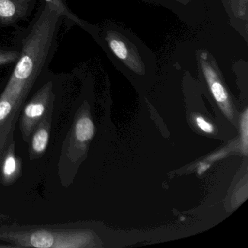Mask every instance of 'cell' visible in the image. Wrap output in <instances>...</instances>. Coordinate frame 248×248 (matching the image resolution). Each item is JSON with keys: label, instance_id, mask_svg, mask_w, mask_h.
I'll return each instance as SVG.
<instances>
[{"label": "cell", "instance_id": "cell-10", "mask_svg": "<svg viewBox=\"0 0 248 248\" xmlns=\"http://www.w3.org/2000/svg\"><path fill=\"white\" fill-rule=\"evenodd\" d=\"M95 134V125L92 120L86 115L81 116L75 122L73 136L75 140L81 143L91 140Z\"/></svg>", "mask_w": 248, "mask_h": 248}, {"label": "cell", "instance_id": "cell-4", "mask_svg": "<svg viewBox=\"0 0 248 248\" xmlns=\"http://www.w3.org/2000/svg\"><path fill=\"white\" fill-rule=\"evenodd\" d=\"M55 95L53 82H46L34 94L31 101L26 104L20 119V127L23 139L30 143L31 135L48 112L53 108Z\"/></svg>", "mask_w": 248, "mask_h": 248}, {"label": "cell", "instance_id": "cell-11", "mask_svg": "<svg viewBox=\"0 0 248 248\" xmlns=\"http://www.w3.org/2000/svg\"><path fill=\"white\" fill-rule=\"evenodd\" d=\"M241 135H242V152L245 155L248 154V113L245 109L241 120Z\"/></svg>", "mask_w": 248, "mask_h": 248}, {"label": "cell", "instance_id": "cell-18", "mask_svg": "<svg viewBox=\"0 0 248 248\" xmlns=\"http://www.w3.org/2000/svg\"><path fill=\"white\" fill-rule=\"evenodd\" d=\"M11 246H8V245H7V246H5V245H0V248H11Z\"/></svg>", "mask_w": 248, "mask_h": 248}, {"label": "cell", "instance_id": "cell-2", "mask_svg": "<svg viewBox=\"0 0 248 248\" xmlns=\"http://www.w3.org/2000/svg\"><path fill=\"white\" fill-rule=\"evenodd\" d=\"M91 236L88 232L38 230L31 233H13L11 236L2 237L8 238L21 247L77 248L88 246Z\"/></svg>", "mask_w": 248, "mask_h": 248}, {"label": "cell", "instance_id": "cell-7", "mask_svg": "<svg viewBox=\"0 0 248 248\" xmlns=\"http://www.w3.org/2000/svg\"><path fill=\"white\" fill-rule=\"evenodd\" d=\"M15 143H11L0 162L1 182L3 185L14 184L21 175V162L16 155Z\"/></svg>", "mask_w": 248, "mask_h": 248}, {"label": "cell", "instance_id": "cell-15", "mask_svg": "<svg viewBox=\"0 0 248 248\" xmlns=\"http://www.w3.org/2000/svg\"><path fill=\"white\" fill-rule=\"evenodd\" d=\"M172 3L173 4L174 8L176 7V8H178V7H181V8H184V7H188L191 6L192 2H194V0H170Z\"/></svg>", "mask_w": 248, "mask_h": 248}, {"label": "cell", "instance_id": "cell-16", "mask_svg": "<svg viewBox=\"0 0 248 248\" xmlns=\"http://www.w3.org/2000/svg\"><path fill=\"white\" fill-rule=\"evenodd\" d=\"M226 152L225 151H220V152H216V153L212 155L210 157L208 158L210 161L217 160V159H220V158L223 157L226 155Z\"/></svg>", "mask_w": 248, "mask_h": 248}, {"label": "cell", "instance_id": "cell-6", "mask_svg": "<svg viewBox=\"0 0 248 248\" xmlns=\"http://www.w3.org/2000/svg\"><path fill=\"white\" fill-rule=\"evenodd\" d=\"M53 108L49 110L31 135L30 143V158L31 160L43 156L50 140V127Z\"/></svg>", "mask_w": 248, "mask_h": 248}, {"label": "cell", "instance_id": "cell-8", "mask_svg": "<svg viewBox=\"0 0 248 248\" xmlns=\"http://www.w3.org/2000/svg\"><path fill=\"white\" fill-rule=\"evenodd\" d=\"M230 18H234L238 30L247 41L248 36V0H224Z\"/></svg>", "mask_w": 248, "mask_h": 248}, {"label": "cell", "instance_id": "cell-12", "mask_svg": "<svg viewBox=\"0 0 248 248\" xmlns=\"http://www.w3.org/2000/svg\"><path fill=\"white\" fill-rule=\"evenodd\" d=\"M19 56L20 52L17 50H0V66L16 63Z\"/></svg>", "mask_w": 248, "mask_h": 248}, {"label": "cell", "instance_id": "cell-5", "mask_svg": "<svg viewBox=\"0 0 248 248\" xmlns=\"http://www.w3.org/2000/svg\"><path fill=\"white\" fill-rule=\"evenodd\" d=\"M35 0H0V23L11 25L28 16Z\"/></svg>", "mask_w": 248, "mask_h": 248}, {"label": "cell", "instance_id": "cell-14", "mask_svg": "<svg viewBox=\"0 0 248 248\" xmlns=\"http://www.w3.org/2000/svg\"><path fill=\"white\" fill-rule=\"evenodd\" d=\"M146 2H152L155 5H162L165 8H169V9L174 10V5L170 0H143Z\"/></svg>", "mask_w": 248, "mask_h": 248}, {"label": "cell", "instance_id": "cell-9", "mask_svg": "<svg viewBox=\"0 0 248 248\" xmlns=\"http://www.w3.org/2000/svg\"><path fill=\"white\" fill-rule=\"evenodd\" d=\"M44 1L46 2V4H47L53 9L56 10L61 16L66 17L69 21L75 23L77 25L79 26L84 30H86L89 34H91L95 38V40H96L98 31H99V28L79 19V18H78L68 8L66 4L63 2V0H44Z\"/></svg>", "mask_w": 248, "mask_h": 248}, {"label": "cell", "instance_id": "cell-1", "mask_svg": "<svg viewBox=\"0 0 248 248\" xmlns=\"http://www.w3.org/2000/svg\"><path fill=\"white\" fill-rule=\"evenodd\" d=\"M96 41L122 72L140 78L155 72V55L127 29L113 23L106 24L99 29Z\"/></svg>", "mask_w": 248, "mask_h": 248}, {"label": "cell", "instance_id": "cell-3", "mask_svg": "<svg viewBox=\"0 0 248 248\" xmlns=\"http://www.w3.org/2000/svg\"><path fill=\"white\" fill-rule=\"evenodd\" d=\"M197 68L215 101L224 114L232 119L233 109L229 91L215 58L206 50H198L196 53Z\"/></svg>", "mask_w": 248, "mask_h": 248}, {"label": "cell", "instance_id": "cell-13", "mask_svg": "<svg viewBox=\"0 0 248 248\" xmlns=\"http://www.w3.org/2000/svg\"><path fill=\"white\" fill-rule=\"evenodd\" d=\"M194 120H195L197 127L200 129L202 131L207 133H212L214 131V127H213V124L201 116H197V117H195Z\"/></svg>", "mask_w": 248, "mask_h": 248}, {"label": "cell", "instance_id": "cell-17", "mask_svg": "<svg viewBox=\"0 0 248 248\" xmlns=\"http://www.w3.org/2000/svg\"><path fill=\"white\" fill-rule=\"evenodd\" d=\"M208 168V164L205 163V162H200L199 164L198 168H197V172H198L199 175H202Z\"/></svg>", "mask_w": 248, "mask_h": 248}]
</instances>
